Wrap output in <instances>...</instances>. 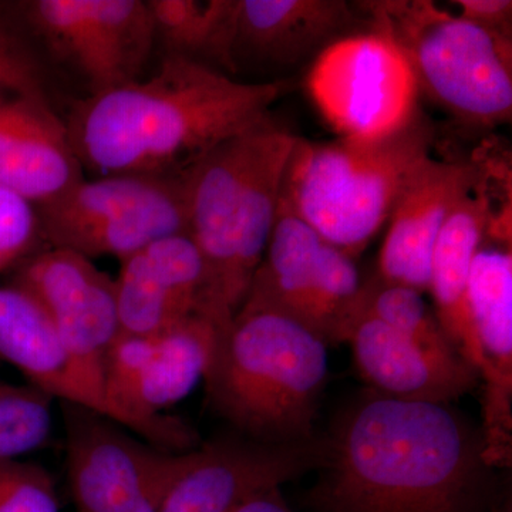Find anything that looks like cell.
Instances as JSON below:
<instances>
[{
    "instance_id": "1",
    "label": "cell",
    "mask_w": 512,
    "mask_h": 512,
    "mask_svg": "<svg viewBox=\"0 0 512 512\" xmlns=\"http://www.w3.org/2000/svg\"><path fill=\"white\" fill-rule=\"evenodd\" d=\"M291 86L292 80L242 82L165 56L148 79L77 100L64 123L77 160L96 177L184 173L269 117Z\"/></svg>"
},
{
    "instance_id": "2",
    "label": "cell",
    "mask_w": 512,
    "mask_h": 512,
    "mask_svg": "<svg viewBox=\"0 0 512 512\" xmlns=\"http://www.w3.org/2000/svg\"><path fill=\"white\" fill-rule=\"evenodd\" d=\"M316 503L326 512H474L481 431L450 404L367 397L343 417Z\"/></svg>"
},
{
    "instance_id": "3",
    "label": "cell",
    "mask_w": 512,
    "mask_h": 512,
    "mask_svg": "<svg viewBox=\"0 0 512 512\" xmlns=\"http://www.w3.org/2000/svg\"><path fill=\"white\" fill-rule=\"evenodd\" d=\"M296 140L266 117L187 170L188 235L205 268L198 312L221 332L247 298L264 258Z\"/></svg>"
},
{
    "instance_id": "4",
    "label": "cell",
    "mask_w": 512,
    "mask_h": 512,
    "mask_svg": "<svg viewBox=\"0 0 512 512\" xmlns=\"http://www.w3.org/2000/svg\"><path fill=\"white\" fill-rule=\"evenodd\" d=\"M328 345L284 313L244 302L218 338L207 375L218 412L249 439H313Z\"/></svg>"
},
{
    "instance_id": "5",
    "label": "cell",
    "mask_w": 512,
    "mask_h": 512,
    "mask_svg": "<svg viewBox=\"0 0 512 512\" xmlns=\"http://www.w3.org/2000/svg\"><path fill=\"white\" fill-rule=\"evenodd\" d=\"M434 128L423 111L377 140L298 137L279 204L353 259L389 221L414 170L431 156Z\"/></svg>"
},
{
    "instance_id": "6",
    "label": "cell",
    "mask_w": 512,
    "mask_h": 512,
    "mask_svg": "<svg viewBox=\"0 0 512 512\" xmlns=\"http://www.w3.org/2000/svg\"><path fill=\"white\" fill-rule=\"evenodd\" d=\"M375 28L403 50L419 93L458 124L490 130L512 116V37L433 2H362Z\"/></svg>"
},
{
    "instance_id": "7",
    "label": "cell",
    "mask_w": 512,
    "mask_h": 512,
    "mask_svg": "<svg viewBox=\"0 0 512 512\" xmlns=\"http://www.w3.org/2000/svg\"><path fill=\"white\" fill-rule=\"evenodd\" d=\"M36 208L50 248L121 262L158 239L188 234L187 170L83 178Z\"/></svg>"
},
{
    "instance_id": "8",
    "label": "cell",
    "mask_w": 512,
    "mask_h": 512,
    "mask_svg": "<svg viewBox=\"0 0 512 512\" xmlns=\"http://www.w3.org/2000/svg\"><path fill=\"white\" fill-rule=\"evenodd\" d=\"M221 332L201 312L153 336L120 335L104 362V387L127 430L183 453L192 431L164 412L207 375Z\"/></svg>"
},
{
    "instance_id": "9",
    "label": "cell",
    "mask_w": 512,
    "mask_h": 512,
    "mask_svg": "<svg viewBox=\"0 0 512 512\" xmlns=\"http://www.w3.org/2000/svg\"><path fill=\"white\" fill-rule=\"evenodd\" d=\"M306 90L340 138L393 136L420 111L409 60L392 37L375 26L326 47L309 64Z\"/></svg>"
},
{
    "instance_id": "10",
    "label": "cell",
    "mask_w": 512,
    "mask_h": 512,
    "mask_svg": "<svg viewBox=\"0 0 512 512\" xmlns=\"http://www.w3.org/2000/svg\"><path fill=\"white\" fill-rule=\"evenodd\" d=\"M355 261L279 204L244 302L284 313L328 346L346 342L363 282Z\"/></svg>"
},
{
    "instance_id": "11",
    "label": "cell",
    "mask_w": 512,
    "mask_h": 512,
    "mask_svg": "<svg viewBox=\"0 0 512 512\" xmlns=\"http://www.w3.org/2000/svg\"><path fill=\"white\" fill-rule=\"evenodd\" d=\"M64 406L67 474L77 512H158L188 451L161 450L101 414Z\"/></svg>"
},
{
    "instance_id": "12",
    "label": "cell",
    "mask_w": 512,
    "mask_h": 512,
    "mask_svg": "<svg viewBox=\"0 0 512 512\" xmlns=\"http://www.w3.org/2000/svg\"><path fill=\"white\" fill-rule=\"evenodd\" d=\"M22 18L60 59L72 64L90 94L143 79L157 42L143 0H32Z\"/></svg>"
},
{
    "instance_id": "13",
    "label": "cell",
    "mask_w": 512,
    "mask_h": 512,
    "mask_svg": "<svg viewBox=\"0 0 512 512\" xmlns=\"http://www.w3.org/2000/svg\"><path fill=\"white\" fill-rule=\"evenodd\" d=\"M362 2L237 0L231 36L232 76L266 74L265 82L311 64L342 37L372 28Z\"/></svg>"
},
{
    "instance_id": "14",
    "label": "cell",
    "mask_w": 512,
    "mask_h": 512,
    "mask_svg": "<svg viewBox=\"0 0 512 512\" xmlns=\"http://www.w3.org/2000/svg\"><path fill=\"white\" fill-rule=\"evenodd\" d=\"M329 440L272 444L228 439L190 450L158 512H234L252 495L323 467Z\"/></svg>"
},
{
    "instance_id": "15",
    "label": "cell",
    "mask_w": 512,
    "mask_h": 512,
    "mask_svg": "<svg viewBox=\"0 0 512 512\" xmlns=\"http://www.w3.org/2000/svg\"><path fill=\"white\" fill-rule=\"evenodd\" d=\"M15 286L45 309L72 355L104 384V362L121 335L116 281L93 259L50 248L25 261Z\"/></svg>"
},
{
    "instance_id": "16",
    "label": "cell",
    "mask_w": 512,
    "mask_h": 512,
    "mask_svg": "<svg viewBox=\"0 0 512 512\" xmlns=\"http://www.w3.org/2000/svg\"><path fill=\"white\" fill-rule=\"evenodd\" d=\"M480 165L427 157L394 205L379 255L377 276L429 292L431 258L454 208L484 180Z\"/></svg>"
},
{
    "instance_id": "17",
    "label": "cell",
    "mask_w": 512,
    "mask_h": 512,
    "mask_svg": "<svg viewBox=\"0 0 512 512\" xmlns=\"http://www.w3.org/2000/svg\"><path fill=\"white\" fill-rule=\"evenodd\" d=\"M0 359L50 399L124 426L101 380L72 355L45 309L18 286H0Z\"/></svg>"
},
{
    "instance_id": "18",
    "label": "cell",
    "mask_w": 512,
    "mask_h": 512,
    "mask_svg": "<svg viewBox=\"0 0 512 512\" xmlns=\"http://www.w3.org/2000/svg\"><path fill=\"white\" fill-rule=\"evenodd\" d=\"M114 281L121 335L153 336L198 312L204 262L190 235H171L121 261Z\"/></svg>"
},
{
    "instance_id": "19",
    "label": "cell",
    "mask_w": 512,
    "mask_h": 512,
    "mask_svg": "<svg viewBox=\"0 0 512 512\" xmlns=\"http://www.w3.org/2000/svg\"><path fill=\"white\" fill-rule=\"evenodd\" d=\"M66 123L43 96L0 93V185L32 204L59 197L83 180Z\"/></svg>"
},
{
    "instance_id": "20",
    "label": "cell",
    "mask_w": 512,
    "mask_h": 512,
    "mask_svg": "<svg viewBox=\"0 0 512 512\" xmlns=\"http://www.w3.org/2000/svg\"><path fill=\"white\" fill-rule=\"evenodd\" d=\"M346 342L360 376L389 399L450 404L470 392L480 377L456 353L423 348L372 316H360Z\"/></svg>"
},
{
    "instance_id": "21",
    "label": "cell",
    "mask_w": 512,
    "mask_h": 512,
    "mask_svg": "<svg viewBox=\"0 0 512 512\" xmlns=\"http://www.w3.org/2000/svg\"><path fill=\"white\" fill-rule=\"evenodd\" d=\"M468 315L481 353L485 443L512 441V256L511 248L481 245L467 291Z\"/></svg>"
},
{
    "instance_id": "22",
    "label": "cell",
    "mask_w": 512,
    "mask_h": 512,
    "mask_svg": "<svg viewBox=\"0 0 512 512\" xmlns=\"http://www.w3.org/2000/svg\"><path fill=\"white\" fill-rule=\"evenodd\" d=\"M493 225L494 215L483 180L447 218L431 258L429 293L433 296L434 315L458 356L477 373L481 369V353L468 315V281L474 256Z\"/></svg>"
},
{
    "instance_id": "23",
    "label": "cell",
    "mask_w": 512,
    "mask_h": 512,
    "mask_svg": "<svg viewBox=\"0 0 512 512\" xmlns=\"http://www.w3.org/2000/svg\"><path fill=\"white\" fill-rule=\"evenodd\" d=\"M147 5L156 39L165 46L167 56L183 57L232 76L237 0H147Z\"/></svg>"
},
{
    "instance_id": "24",
    "label": "cell",
    "mask_w": 512,
    "mask_h": 512,
    "mask_svg": "<svg viewBox=\"0 0 512 512\" xmlns=\"http://www.w3.org/2000/svg\"><path fill=\"white\" fill-rule=\"evenodd\" d=\"M360 316H372L433 352L458 355L433 309L420 292L409 286L383 281L377 275L366 279L360 286L353 325Z\"/></svg>"
},
{
    "instance_id": "25",
    "label": "cell",
    "mask_w": 512,
    "mask_h": 512,
    "mask_svg": "<svg viewBox=\"0 0 512 512\" xmlns=\"http://www.w3.org/2000/svg\"><path fill=\"white\" fill-rule=\"evenodd\" d=\"M53 399L32 386L0 392V463L45 446L53 430Z\"/></svg>"
},
{
    "instance_id": "26",
    "label": "cell",
    "mask_w": 512,
    "mask_h": 512,
    "mask_svg": "<svg viewBox=\"0 0 512 512\" xmlns=\"http://www.w3.org/2000/svg\"><path fill=\"white\" fill-rule=\"evenodd\" d=\"M0 512H60L49 471L20 460L0 463Z\"/></svg>"
},
{
    "instance_id": "27",
    "label": "cell",
    "mask_w": 512,
    "mask_h": 512,
    "mask_svg": "<svg viewBox=\"0 0 512 512\" xmlns=\"http://www.w3.org/2000/svg\"><path fill=\"white\" fill-rule=\"evenodd\" d=\"M37 238L42 235L36 205L0 185V272L26 258Z\"/></svg>"
},
{
    "instance_id": "28",
    "label": "cell",
    "mask_w": 512,
    "mask_h": 512,
    "mask_svg": "<svg viewBox=\"0 0 512 512\" xmlns=\"http://www.w3.org/2000/svg\"><path fill=\"white\" fill-rule=\"evenodd\" d=\"M0 93L43 96L45 74L25 40L0 13Z\"/></svg>"
},
{
    "instance_id": "29",
    "label": "cell",
    "mask_w": 512,
    "mask_h": 512,
    "mask_svg": "<svg viewBox=\"0 0 512 512\" xmlns=\"http://www.w3.org/2000/svg\"><path fill=\"white\" fill-rule=\"evenodd\" d=\"M451 5L460 10L461 18L511 37L512 33V2L511 0H453Z\"/></svg>"
},
{
    "instance_id": "30",
    "label": "cell",
    "mask_w": 512,
    "mask_h": 512,
    "mask_svg": "<svg viewBox=\"0 0 512 512\" xmlns=\"http://www.w3.org/2000/svg\"><path fill=\"white\" fill-rule=\"evenodd\" d=\"M234 512H292L282 498L279 487L269 488L261 493L252 495Z\"/></svg>"
},
{
    "instance_id": "31",
    "label": "cell",
    "mask_w": 512,
    "mask_h": 512,
    "mask_svg": "<svg viewBox=\"0 0 512 512\" xmlns=\"http://www.w3.org/2000/svg\"><path fill=\"white\" fill-rule=\"evenodd\" d=\"M8 386H9L8 383L2 382V380H0V392H2V390L6 389V387H8Z\"/></svg>"
}]
</instances>
